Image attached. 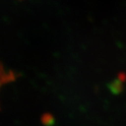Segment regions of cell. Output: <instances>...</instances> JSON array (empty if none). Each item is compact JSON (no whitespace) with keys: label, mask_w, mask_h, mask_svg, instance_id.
Instances as JSON below:
<instances>
[{"label":"cell","mask_w":126,"mask_h":126,"mask_svg":"<svg viewBox=\"0 0 126 126\" xmlns=\"http://www.w3.org/2000/svg\"><path fill=\"white\" fill-rule=\"evenodd\" d=\"M41 121L45 125L51 126L52 124H53V123H54V118L53 117V116H52L51 114H45L42 116Z\"/></svg>","instance_id":"7a4b0ae2"},{"label":"cell","mask_w":126,"mask_h":126,"mask_svg":"<svg viewBox=\"0 0 126 126\" xmlns=\"http://www.w3.org/2000/svg\"><path fill=\"white\" fill-rule=\"evenodd\" d=\"M109 89H110V92L114 94H120L123 91L124 89V85H123V81L119 79H116L115 81H113L111 83L109 84Z\"/></svg>","instance_id":"6da1fadb"}]
</instances>
